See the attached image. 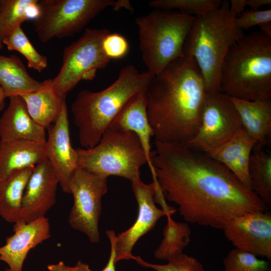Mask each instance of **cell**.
<instances>
[{"label":"cell","instance_id":"836d02e7","mask_svg":"<svg viewBox=\"0 0 271 271\" xmlns=\"http://www.w3.org/2000/svg\"><path fill=\"white\" fill-rule=\"evenodd\" d=\"M47 268L49 271H92L87 264L80 260L74 266L67 265L63 261H60L57 263L48 264Z\"/></svg>","mask_w":271,"mask_h":271},{"label":"cell","instance_id":"4fadbf2b","mask_svg":"<svg viewBox=\"0 0 271 271\" xmlns=\"http://www.w3.org/2000/svg\"><path fill=\"white\" fill-rule=\"evenodd\" d=\"M235 248L271 260V213L258 211L231 219L222 229Z\"/></svg>","mask_w":271,"mask_h":271},{"label":"cell","instance_id":"6da1fadb","mask_svg":"<svg viewBox=\"0 0 271 271\" xmlns=\"http://www.w3.org/2000/svg\"><path fill=\"white\" fill-rule=\"evenodd\" d=\"M153 181L187 222L223 229L233 218L268 208L224 165L185 144L155 141Z\"/></svg>","mask_w":271,"mask_h":271},{"label":"cell","instance_id":"d6a6232c","mask_svg":"<svg viewBox=\"0 0 271 271\" xmlns=\"http://www.w3.org/2000/svg\"><path fill=\"white\" fill-rule=\"evenodd\" d=\"M270 22V9L262 11L245 10L240 16L235 18L236 27L242 31Z\"/></svg>","mask_w":271,"mask_h":271},{"label":"cell","instance_id":"4316f807","mask_svg":"<svg viewBox=\"0 0 271 271\" xmlns=\"http://www.w3.org/2000/svg\"><path fill=\"white\" fill-rule=\"evenodd\" d=\"M163 230V238L154 252L156 258L167 260L174 254L183 252L191 241V230L188 224L175 221L167 216Z\"/></svg>","mask_w":271,"mask_h":271},{"label":"cell","instance_id":"1f68e13d","mask_svg":"<svg viewBox=\"0 0 271 271\" xmlns=\"http://www.w3.org/2000/svg\"><path fill=\"white\" fill-rule=\"evenodd\" d=\"M102 46L105 55L110 60L123 58L129 50L126 38L117 33L109 32L107 34L103 39Z\"/></svg>","mask_w":271,"mask_h":271},{"label":"cell","instance_id":"3957f363","mask_svg":"<svg viewBox=\"0 0 271 271\" xmlns=\"http://www.w3.org/2000/svg\"><path fill=\"white\" fill-rule=\"evenodd\" d=\"M154 77L147 70L140 72L130 64L123 67L106 88L81 91L72 105L81 146L88 149L96 146L126 103L137 94L146 91Z\"/></svg>","mask_w":271,"mask_h":271},{"label":"cell","instance_id":"ffe728a7","mask_svg":"<svg viewBox=\"0 0 271 271\" xmlns=\"http://www.w3.org/2000/svg\"><path fill=\"white\" fill-rule=\"evenodd\" d=\"M45 143L28 140L0 142V179L47 159Z\"/></svg>","mask_w":271,"mask_h":271},{"label":"cell","instance_id":"9c48e42d","mask_svg":"<svg viewBox=\"0 0 271 271\" xmlns=\"http://www.w3.org/2000/svg\"><path fill=\"white\" fill-rule=\"evenodd\" d=\"M106 29H85L83 34L64 49L62 64L57 75L51 80L52 86L66 96L82 80H91L98 69L104 68L110 60L102 46Z\"/></svg>","mask_w":271,"mask_h":271},{"label":"cell","instance_id":"e575fe53","mask_svg":"<svg viewBox=\"0 0 271 271\" xmlns=\"http://www.w3.org/2000/svg\"><path fill=\"white\" fill-rule=\"evenodd\" d=\"M110 243V253L108 262L101 271H116L115 268V251L114 247V238L116 235L115 232L112 230H108L105 231Z\"/></svg>","mask_w":271,"mask_h":271},{"label":"cell","instance_id":"4dcf8cb0","mask_svg":"<svg viewBox=\"0 0 271 271\" xmlns=\"http://www.w3.org/2000/svg\"><path fill=\"white\" fill-rule=\"evenodd\" d=\"M134 260L140 265L156 271H206L197 259L183 252L172 255L164 264L148 262L139 256H135Z\"/></svg>","mask_w":271,"mask_h":271},{"label":"cell","instance_id":"f546056e","mask_svg":"<svg viewBox=\"0 0 271 271\" xmlns=\"http://www.w3.org/2000/svg\"><path fill=\"white\" fill-rule=\"evenodd\" d=\"M224 271H271L269 260L258 258L249 252L234 248L223 259Z\"/></svg>","mask_w":271,"mask_h":271},{"label":"cell","instance_id":"8fae6325","mask_svg":"<svg viewBox=\"0 0 271 271\" xmlns=\"http://www.w3.org/2000/svg\"><path fill=\"white\" fill-rule=\"evenodd\" d=\"M242 129L239 115L230 97L221 91L206 92L198 130L186 145L206 153Z\"/></svg>","mask_w":271,"mask_h":271},{"label":"cell","instance_id":"30bf717a","mask_svg":"<svg viewBox=\"0 0 271 271\" xmlns=\"http://www.w3.org/2000/svg\"><path fill=\"white\" fill-rule=\"evenodd\" d=\"M107 178L78 167L69 183L73 205L69 215V223L73 229L85 234L93 243L100 241L98 223L101 199L107 192Z\"/></svg>","mask_w":271,"mask_h":271},{"label":"cell","instance_id":"9a60e30c","mask_svg":"<svg viewBox=\"0 0 271 271\" xmlns=\"http://www.w3.org/2000/svg\"><path fill=\"white\" fill-rule=\"evenodd\" d=\"M47 130V158L58 176L63 191L70 193V179L78 166L77 151L72 147L70 142L66 101L58 118Z\"/></svg>","mask_w":271,"mask_h":271},{"label":"cell","instance_id":"277c9868","mask_svg":"<svg viewBox=\"0 0 271 271\" xmlns=\"http://www.w3.org/2000/svg\"><path fill=\"white\" fill-rule=\"evenodd\" d=\"M220 91L242 100L271 99V38L252 32L231 46L222 64Z\"/></svg>","mask_w":271,"mask_h":271},{"label":"cell","instance_id":"cb8c5ba5","mask_svg":"<svg viewBox=\"0 0 271 271\" xmlns=\"http://www.w3.org/2000/svg\"><path fill=\"white\" fill-rule=\"evenodd\" d=\"M35 166L15 171L0 179V216L14 223L21 219L23 194Z\"/></svg>","mask_w":271,"mask_h":271},{"label":"cell","instance_id":"7402d4cb","mask_svg":"<svg viewBox=\"0 0 271 271\" xmlns=\"http://www.w3.org/2000/svg\"><path fill=\"white\" fill-rule=\"evenodd\" d=\"M52 79L41 89L20 95L33 119L46 130L59 115L66 96L61 95L52 85Z\"/></svg>","mask_w":271,"mask_h":271},{"label":"cell","instance_id":"ab89813d","mask_svg":"<svg viewBox=\"0 0 271 271\" xmlns=\"http://www.w3.org/2000/svg\"><path fill=\"white\" fill-rule=\"evenodd\" d=\"M3 47L2 41L1 39V35H0V49H1Z\"/></svg>","mask_w":271,"mask_h":271},{"label":"cell","instance_id":"7a4b0ae2","mask_svg":"<svg viewBox=\"0 0 271 271\" xmlns=\"http://www.w3.org/2000/svg\"><path fill=\"white\" fill-rule=\"evenodd\" d=\"M206 92L199 68L189 56L178 58L154 76L145 95L155 141L190 142L198 130Z\"/></svg>","mask_w":271,"mask_h":271},{"label":"cell","instance_id":"484cf974","mask_svg":"<svg viewBox=\"0 0 271 271\" xmlns=\"http://www.w3.org/2000/svg\"><path fill=\"white\" fill-rule=\"evenodd\" d=\"M39 0H0V35L2 41L16 28L38 14Z\"/></svg>","mask_w":271,"mask_h":271},{"label":"cell","instance_id":"e0dca14e","mask_svg":"<svg viewBox=\"0 0 271 271\" xmlns=\"http://www.w3.org/2000/svg\"><path fill=\"white\" fill-rule=\"evenodd\" d=\"M9 104L0 117V142L28 140L45 143L46 129L30 115L20 95L9 97Z\"/></svg>","mask_w":271,"mask_h":271},{"label":"cell","instance_id":"8992f818","mask_svg":"<svg viewBox=\"0 0 271 271\" xmlns=\"http://www.w3.org/2000/svg\"><path fill=\"white\" fill-rule=\"evenodd\" d=\"M194 18L179 11L155 9L136 19L139 48L147 71L156 76L183 56Z\"/></svg>","mask_w":271,"mask_h":271},{"label":"cell","instance_id":"ac0fdd59","mask_svg":"<svg viewBox=\"0 0 271 271\" xmlns=\"http://www.w3.org/2000/svg\"><path fill=\"white\" fill-rule=\"evenodd\" d=\"M108 127L122 131H132L137 135L145 153L151 174H153L151 139L154 134L147 114L145 91L131 98Z\"/></svg>","mask_w":271,"mask_h":271},{"label":"cell","instance_id":"5b68a950","mask_svg":"<svg viewBox=\"0 0 271 271\" xmlns=\"http://www.w3.org/2000/svg\"><path fill=\"white\" fill-rule=\"evenodd\" d=\"M229 1L219 7L195 16L183 48V55L195 60L207 92L220 91V76L229 50L244 35L235 23Z\"/></svg>","mask_w":271,"mask_h":271},{"label":"cell","instance_id":"52a82bcc","mask_svg":"<svg viewBox=\"0 0 271 271\" xmlns=\"http://www.w3.org/2000/svg\"><path fill=\"white\" fill-rule=\"evenodd\" d=\"M76 151L78 167L107 178L115 176L131 182L140 178V169L147 164L141 142L134 132L110 127L96 146Z\"/></svg>","mask_w":271,"mask_h":271},{"label":"cell","instance_id":"d6986e66","mask_svg":"<svg viewBox=\"0 0 271 271\" xmlns=\"http://www.w3.org/2000/svg\"><path fill=\"white\" fill-rule=\"evenodd\" d=\"M255 145V140L242 129L224 144L205 153L224 165L246 188L252 190L249 163Z\"/></svg>","mask_w":271,"mask_h":271},{"label":"cell","instance_id":"2e32d148","mask_svg":"<svg viewBox=\"0 0 271 271\" xmlns=\"http://www.w3.org/2000/svg\"><path fill=\"white\" fill-rule=\"evenodd\" d=\"M13 230L0 247V261L8 265L7 271H23L29 251L51 237L50 224L45 216L29 223L19 220Z\"/></svg>","mask_w":271,"mask_h":271},{"label":"cell","instance_id":"83f0119b","mask_svg":"<svg viewBox=\"0 0 271 271\" xmlns=\"http://www.w3.org/2000/svg\"><path fill=\"white\" fill-rule=\"evenodd\" d=\"M10 51H16L27 59L29 68L39 72L48 66L46 56L40 54L29 40L21 26L16 28L8 37L2 40Z\"/></svg>","mask_w":271,"mask_h":271},{"label":"cell","instance_id":"603a6c76","mask_svg":"<svg viewBox=\"0 0 271 271\" xmlns=\"http://www.w3.org/2000/svg\"><path fill=\"white\" fill-rule=\"evenodd\" d=\"M47 82L48 79L40 82L32 77L17 56L0 54V86L6 98L37 91Z\"/></svg>","mask_w":271,"mask_h":271},{"label":"cell","instance_id":"7c38bea8","mask_svg":"<svg viewBox=\"0 0 271 271\" xmlns=\"http://www.w3.org/2000/svg\"><path fill=\"white\" fill-rule=\"evenodd\" d=\"M131 183L138 202V214L135 222L128 229L114 236L116 263L122 260L134 259L135 256L132 250L139 239L153 229L161 218L172 216L166 210L157 206L155 183L145 184L139 178Z\"/></svg>","mask_w":271,"mask_h":271},{"label":"cell","instance_id":"f1b7e54d","mask_svg":"<svg viewBox=\"0 0 271 271\" xmlns=\"http://www.w3.org/2000/svg\"><path fill=\"white\" fill-rule=\"evenodd\" d=\"M221 0H152L149 6L155 9L179 12L197 16L216 9L221 5Z\"/></svg>","mask_w":271,"mask_h":271},{"label":"cell","instance_id":"74e56055","mask_svg":"<svg viewBox=\"0 0 271 271\" xmlns=\"http://www.w3.org/2000/svg\"><path fill=\"white\" fill-rule=\"evenodd\" d=\"M261 33L271 38V22L262 23L259 25Z\"/></svg>","mask_w":271,"mask_h":271},{"label":"cell","instance_id":"8d00e7d4","mask_svg":"<svg viewBox=\"0 0 271 271\" xmlns=\"http://www.w3.org/2000/svg\"><path fill=\"white\" fill-rule=\"evenodd\" d=\"M246 4L250 10L256 11L263 6L270 5L271 0H246Z\"/></svg>","mask_w":271,"mask_h":271},{"label":"cell","instance_id":"44dd1931","mask_svg":"<svg viewBox=\"0 0 271 271\" xmlns=\"http://www.w3.org/2000/svg\"><path fill=\"white\" fill-rule=\"evenodd\" d=\"M239 115L243 129L264 146L271 137V99L246 100L230 97Z\"/></svg>","mask_w":271,"mask_h":271},{"label":"cell","instance_id":"ba28073f","mask_svg":"<svg viewBox=\"0 0 271 271\" xmlns=\"http://www.w3.org/2000/svg\"><path fill=\"white\" fill-rule=\"evenodd\" d=\"M113 0H41L34 27L38 39L47 43L79 33L98 14L115 7Z\"/></svg>","mask_w":271,"mask_h":271},{"label":"cell","instance_id":"d590c367","mask_svg":"<svg viewBox=\"0 0 271 271\" xmlns=\"http://www.w3.org/2000/svg\"><path fill=\"white\" fill-rule=\"evenodd\" d=\"M246 6V0L229 1V10L235 18L240 16L245 11Z\"/></svg>","mask_w":271,"mask_h":271},{"label":"cell","instance_id":"f35d334b","mask_svg":"<svg viewBox=\"0 0 271 271\" xmlns=\"http://www.w3.org/2000/svg\"><path fill=\"white\" fill-rule=\"evenodd\" d=\"M6 98L5 94L0 86V111L3 110L5 107Z\"/></svg>","mask_w":271,"mask_h":271},{"label":"cell","instance_id":"d4e9b609","mask_svg":"<svg viewBox=\"0 0 271 271\" xmlns=\"http://www.w3.org/2000/svg\"><path fill=\"white\" fill-rule=\"evenodd\" d=\"M252 190L269 208L271 206V155L255 145L249 163Z\"/></svg>","mask_w":271,"mask_h":271},{"label":"cell","instance_id":"5bb4252c","mask_svg":"<svg viewBox=\"0 0 271 271\" xmlns=\"http://www.w3.org/2000/svg\"><path fill=\"white\" fill-rule=\"evenodd\" d=\"M59 180L47 159L35 166L22 201L20 220L29 223L45 217L56 203Z\"/></svg>","mask_w":271,"mask_h":271}]
</instances>
